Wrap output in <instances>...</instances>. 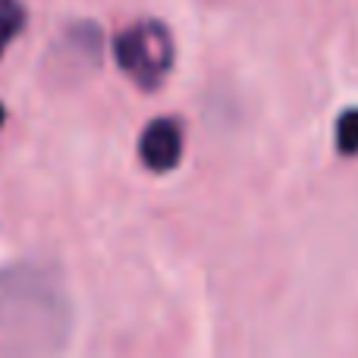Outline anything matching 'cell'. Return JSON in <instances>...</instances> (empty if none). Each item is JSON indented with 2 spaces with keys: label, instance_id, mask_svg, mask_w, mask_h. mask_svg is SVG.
<instances>
[{
  "label": "cell",
  "instance_id": "5",
  "mask_svg": "<svg viewBox=\"0 0 358 358\" xmlns=\"http://www.w3.org/2000/svg\"><path fill=\"white\" fill-rule=\"evenodd\" d=\"M22 25H25V6L19 0H0V54L22 31Z\"/></svg>",
  "mask_w": 358,
  "mask_h": 358
},
{
  "label": "cell",
  "instance_id": "7",
  "mask_svg": "<svg viewBox=\"0 0 358 358\" xmlns=\"http://www.w3.org/2000/svg\"><path fill=\"white\" fill-rule=\"evenodd\" d=\"M3 120H6V110H3V104H0V126H3Z\"/></svg>",
  "mask_w": 358,
  "mask_h": 358
},
{
  "label": "cell",
  "instance_id": "3",
  "mask_svg": "<svg viewBox=\"0 0 358 358\" xmlns=\"http://www.w3.org/2000/svg\"><path fill=\"white\" fill-rule=\"evenodd\" d=\"M138 157L151 173H170L182 161V123L173 117H157L145 126L138 138Z\"/></svg>",
  "mask_w": 358,
  "mask_h": 358
},
{
  "label": "cell",
  "instance_id": "1",
  "mask_svg": "<svg viewBox=\"0 0 358 358\" xmlns=\"http://www.w3.org/2000/svg\"><path fill=\"white\" fill-rule=\"evenodd\" d=\"M73 311L54 271L16 264L0 271V355H44L66 346Z\"/></svg>",
  "mask_w": 358,
  "mask_h": 358
},
{
  "label": "cell",
  "instance_id": "6",
  "mask_svg": "<svg viewBox=\"0 0 358 358\" xmlns=\"http://www.w3.org/2000/svg\"><path fill=\"white\" fill-rule=\"evenodd\" d=\"M336 148L343 157L358 155V107L343 110L336 120Z\"/></svg>",
  "mask_w": 358,
  "mask_h": 358
},
{
  "label": "cell",
  "instance_id": "4",
  "mask_svg": "<svg viewBox=\"0 0 358 358\" xmlns=\"http://www.w3.org/2000/svg\"><path fill=\"white\" fill-rule=\"evenodd\" d=\"M54 57L82 63V69H94L101 63V29L94 22L69 25L63 35V50H57Z\"/></svg>",
  "mask_w": 358,
  "mask_h": 358
},
{
  "label": "cell",
  "instance_id": "2",
  "mask_svg": "<svg viewBox=\"0 0 358 358\" xmlns=\"http://www.w3.org/2000/svg\"><path fill=\"white\" fill-rule=\"evenodd\" d=\"M113 57H117V66L142 92H157L173 69L176 44L164 22L142 19L113 38Z\"/></svg>",
  "mask_w": 358,
  "mask_h": 358
}]
</instances>
